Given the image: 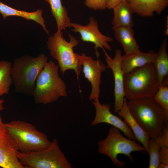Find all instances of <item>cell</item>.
<instances>
[{
    "label": "cell",
    "instance_id": "cell-7",
    "mask_svg": "<svg viewBox=\"0 0 168 168\" xmlns=\"http://www.w3.org/2000/svg\"><path fill=\"white\" fill-rule=\"evenodd\" d=\"M97 144L98 152L108 156L114 165L120 168L124 167L125 163L118 160V155H126L133 163L134 159L131 155L132 152H147L144 147L138 144L135 139L124 137L119 129L113 126L110 128L106 137L99 141Z\"/></svg>",
    "mask_w": 168,
    "mask_h": 168
},
{
    "label": "cell",
    "instance_id": "cell-16",
    "mask_svg": "<svg viewBox=\"0 0 168 168\" xmlns=\"http://www.w3.org/2000/svg\"><path fill=\"white\" fill-rule=\"evenodd\" d=\"M134 13L142 17H152L161 14L168 5V0H130Z\"/></svg>",
    "mask_w": 168,
    "mask_h": 168
},
{
    "label": "cell",
    "instance_id": "cell-11",
    "mask_svg": "<svg viewBox=\"0 0 168 168\" xmlns=\"http://www.w3.org/2000/svg\"><path fill=\"white\" fill-rule=\"evenodd\" d=\"M105 57L106 67L112 70L114 80V110L116 113L120 110L123 105L125 98L124 91V77L121 65L122 51L117 49L114 57L111 58L103 49Z\"/></svg>",
    "mask_w": 168,
    "mask_h": 168
},
{
    "label": "cell",
    "instance_id": "cell-6",
    "mask_svg": "<svg viewBox=\"0 0 168 168\" xmlns=\"http://www.w3.org/2000/svg\"><path fill=\"white\" fill-rule=\"evenodd\" d=\"M7 131L19 151L26 153L48 147L51 142L44 133L39 131L32 124L20 120L5 123Z\"/></svg>",
    "mask_w": 168,
    "mask_h": 168
},
{
    "label": "cell",
    "instance_id": "cell-26",
    "mask_svg": "<svg viewBox=\"0 0 168 168\" xmlns=\"http://www.w3.org/2000/svg\"><path fill=\"white\" fill-rule=\"evenodd\" d=\"M161 148L168 147V125L165 127L161 135L155 138Z\"/></svg>",
    "mask_w": 168,
    "mask_h": 168
},
{
    "label": "cell",
    "instance_id": "cell-32",
    "mask_svg": "<svg viewBox=\"0 0 168 168\" xmlns=\"http://www.w3.org/2000/svg\"><path fill=\"white\" fill-rule=\"evenodd\" d=\"M127 0V1H129L130 0Z\"/></svg>",
    "mask_w": 168,
    "mask_h": 168
},
{
    "label": "cell",
    "instance_id": "cell-2",
    "mask_svg": "<svg viewBox=\"0 0 168 168\" xmlns=\"http://www.w3.org/2000/svg\"><path fill=\"white\" fill-rule=\"evenodd\" d=\"M48 62L43 53L36 57L25 54L15 59L11 72L15 91L32 96L37 78Z\"/></svg>",
    "mask_w": 168,
    "mask_h": 168
},
{
    "label": "cell",
    "instance_id": "cell-13",
    "mask_svg": "<svg viewBox=\"0 0 168 168\" xmlns=\"http://www.w3.org/2000/svg\"><path fill=\"white\" fill-rule=\"evenodd\" d=\"M92 102L95 109L96 114L91 124V126H96L102 123H106L119 129L128 139H135L133 133L125 122L111 113L109 104H102L99 100L92 101Z\"/></svg>",
    "mask_w": 168,
    "mask_h": 168
},
{
    "label": "cell",
    "instance_id": "cell-15",
    "mask_svg": "<svg viewBox=\"0 0 168 168\" xmlns=\"http://www.w3.org/2000/svg\"><path fill=\"white\" fill-rule=\"evenodd\" d=\"M117 113L124 119L133 133L135 139L142 145L147 153L148 143L150 138L131 114L128 109L127 99L125 97L122 107Z\"/></svg>",
    "mask_w": 168,
    "mask_h": 168
},
{
    "label": "cell",
    "instance_id": "cell-12",
    "mask_svg": "<svg viewBox=\"0 0 168 168\" xmlns=\"http://www.w3.org/2000/svg\"><path fill=\"white\" fill-rule=\"evenodd\" d=\"M19 150L8 133L0 115V167L25 168L17 156Z\"/></svg>",
    "mask_w": 168,
    "mask_h": 168
},
{
    "label": "cell",
    "instance_id": "cell-4",
    "mask_svg": "<svg viewBox=\"0 0 168 168\" xmlns=\"http://www.w3.org/2000/svg\"><path fill=\"white\" fill-rule=\"evenodd\" d=\"M159 86L153 63L136 68L124 75V91L128 100L153 97Z\"/></svg>",
    "mask_w": 168,
    "mask_h": 168
},
{
    "label": "cell",
    "instance_id": "cell-18",
    "mask_svg": "<svg viewBox=\"0 0 168 168\" xmlns=\"http://www.w3.org/2000/svg\"><path fill=\"white\" fill-rule=\"evenodd\" d=\"M112 28L116 40L122 46L125 54L140 50L132 27L113 26Z\"/></svg>",
    "mask_w": 168,
    "mask_h": 168
},
{
    "label": "cell",
    "instance_id": "cell-25",
    "mask_svg": "<svg viewBox=\"0 0 168 168\" xmlns=\"http://www.w3.org/2000/svg\"><path fill=\"white\" fill-rule=\"evenodd\" d=\"M84 4L88 8L95 10L107 8L106 0H85Z\"/></svg>",
    "mask_w": 168,
    "mask_h": 168
},
{
    "label": "cell",
    "instance_id": "cell-20",
    "mask_svg": "<svg viewBox=\"0 0 168 168\" xmlns=\"http://www.w3.org/2000/svg\"><path fill=\"white\" fill-rule=\"evenodd\" d=\"M113 9V26L132 27L133 25V15L134 12L129 1L124 0Z\"/></svg>",
    "mask_w": 168,
    "mask_h": 168
},
{
    "label": "cell",
    "instance_id": "cell-5",
    "mask_svg": "<svg viewBox=\"0 0 168 168\" xmlns=\"http://www.w3.org/2000/svg\"><path fill=\"white\" fill-rule=\"evenodd\" d=\"M69 41L66 40L62 32L56 31L50 36L47 41V47L51 56L58 63L63 74L67 70H73L78 79L82 69L80 55L75 53L74 48L79 44L78 40L68 34Z\"/></svg>",
    "mask_w": 168,
    "mask_h": 168
},
{
    "label": "cell",
    "instance_id": "cell-1",
    "mask_svg": "<svg viewBox=\"0 0 168 168\" xmlns=\"http://www.w3.org/2000/svg\"><path fill=\"white\" fill-rule=\"evenodd\" d=\"M127 105L133 117L150 138L161 134L168 124V116L153 97L128 100Z\"/></svg>",
    "mask_w": 168,
    "mask_h": 168
},
{
    "label": "cell",
    "instance_id": "cell-23",
    "mask_svg": "<svg viewBox=\"0 0 168 168\" xmlns=\"http://www.w3.org/2000/svg\"><path fill=\"white\" fill-rule=\"evenodd\" d=\"M161 148L155 138H150L148 143L149 156V168H158L160 164L159 151Z\"/></svg>",
    "mask_w": 168,
    "mask_h": 168
},
{
    "label": "cell",
    "instance_id": "cell-30",
    "mask_svg": "<svg viewBox=\"0 0 168 168\" xmlns=\"http://www.w3.org/2000/svg\"><path fill=\"white\" fill-rule=\"evenodd\" d=\"M4 100L2 99H0V111L4 109Z\"/></svg>",
    "mask_w": 168,
    "mask_h": 168
},
{
    "label": "cell",
    "instance_id": "cell-29",
    "mask_svg": "<svg viewBox=\"0 0 168 168\" xmlns=\"http://www.w3.org/2000/svg\"><path fill=\"white\" fill-rule=\"evenodd\" d=\"M166 29L164 31V34L165 35L168 36V17L166 16Z\"/></svg>",
    "mask_w": 168,
    "mask_h": 168
},
{
    "label": "cell",
    "instance_id": "cell-31",
    "mask_svg": "<svg viewBox=\"0 0 168 168\" xmlns=\"http://www.w3.org/2000/svg\"><path fill=\"white\" fill-rule=\"evenodd\" d=\"M168 164H160L158 168H167Z\"/></svg>",
    "mask_w": 168,
    "mask_h": 168
},
{
    "label": "cell",
    "instance_id": "cell-19",
    "mask_svg": "<svg viewBox=\"0 0 168 168\" xmlns=\"http://www.w3.org/2000/svg\"><path fill=\"white\" fill-rule=\"evenodd\" d=\"M167 41L164 39L158 51L156 53L153 64L156 74L159 86L168 82Z\"/></svg>",
    "mask_w": 168,
    "mask_h": 168
},
{
    "label": "cell",
    "instance_id": "cell-17",
    "mask_svg": "<svg viewBox=\"0 0 168 168\" xmlns=\"http://www.w3.org/2000/svg\"><path fill=\"white\" fill-rule=\"evenodd\" d=\"M0 13L4 19L10 16H17L26 20L34 21L40 24L44 31L49 34L45 24V21L42 16V10L41 9L31 12L21 11L11 7L0 1Z\"/></svg>",
    "mask_w": 168,
    "mask_h": 168
},
{
    "label": "cell",
    "instance_id": "cell-28",
    "mask_svg": "<svg viewBox=\"0 0 168 168\" xmlns=\"http://www.w3.org/2000/svg\"><path fill=\"white\" fill-rule=\"evenodd\" d=\"M124 0H106V8L113 9Z\"/></svg>",
    "mask_w": 168,
    "mask_h": 168
},
{
    "label": "cell",
    "instance_id": "cell-3",
    "mask_svg": "<svg viewBox=\"0 0 168 168\" xmlns=\"http://www.w3.org/2000/svg\"><path fill=\"white\" fill-rule=\"evenodd\" d=\"M59 69L50 60L39 75L32 95L36 103L47 105L67 96V86L59 75Z\"/></svg>",
    "mask_w": 168,
    "mask_h": 168
},
{
    "label": "cell",
    "instance_id": "cell-10",
    "mask_svg": "<svg viewBox=\"0 0 168 168\" xmlns=\"http://www.w3.org/2000/svg\"><path fill=\"white\" fill-rule=\"evenodd\" d=\"M80 56L82 72L91 86L89 99L92 101L99 100L101 74L105 70L106 66L99 58L94 60L84 53H82Z\"/></svg>",
    "mask_w": 168,
    "mask_h": 168
},
{
    "label": "cell",
    "instance_id": "cell-22",
    "mask_svg": "<svg viewBox=\"0 0 168 168\" xmlns=\"http://www.w3.org/2000/svg\"><path fill=\"white\" fill-rule=\"evenodd\" d=\"M12 65L11 62L0 61V96L8 94L13 83L11 72Z\"/></svg>",
    "mask_w": 168,
    "mask_h": 168
},
{
    "label": "cell",
    "instance_id": "cell-8",
    "mask_svg": "<svg viewBox=\"0 0 168 168\" xmlns=\"http://www.w3.org/2000/svg\"><path fill=\"white\" fill-rule=\"evenodd\" d=\"M17 156L25 168H72V164L60 148L58 140L53 139L47 148L41 150L22 153Z\"/></svg>",
    "mask_w": 168,
    "mask_h": 168
},
{
    "label": "cell",
    "instance_id": "cell-27",
    "mask_svg": "<svg viewBox=\"0 0 168 168\" xmlns=\"http://www.w3.org/2000/svg\"><path fill=\"white\" fill-rule=\"evenodd\" d=\"M160 164H168V147L160 148L159 151Z\"/></svg>",
    "mask_w": 168,
    "mask_h": 168
},
{
    "label": "cell",
    "instance_id": "cell-24",
    "mask_svg": "<svg viewBox=\"0 0 168 168\" xmlns=\"http://www.w3.org/2000/svg\"><path fill=\"white\" fill-rule=\"evenodd\" d=\"M153 98L168 116V83L159 86Z\"/></svg>",
    "mask_w": 168,
    "mask_h": 168
},
{
    "label": "cell",
    "instance_id": "cell-14",
    "mask_svg": "<svg viewBox=\"0 0 168 168\" xmlns=\"http://www.w3.org/2000/svg\"><path fill=\"white\" fill-rule=\"evenodd\" d=\"M156 53L152 50L144 52L140 50L122 56L121 65L124 75L149 63H153Z\"/></svg>",
    "mask_w": 168,
    "mask_h": 168
},
{
    "label": "cell",
    "instance_id": "cell-21",
    "mask_svg": "<svg viewBox=\"0 0 168 168\" xmlns=\"http://www.w3.org/2000/svg\"><path fill=\"white\" fill-rule=\"evenodd\" d=\"M49 3L52 16L55 19L57 26V31L70 27L71 23L66 7L62 4L61 0H44Z\"/></svg>",
    "mask_w": 168,
    "mask_h": 168
},
{
    "label": "cell",
    "instance_id": "cell-9",
    "mask_svg": "<svg viewBox=\"0 0 168 168\" xmlns=\"http://www.w3.org/2000/svg\"><path fill=\"white\" fill-rule=\"evenodd\" d=\"M70 27L72 28L73 32L79 34L82 41L91 43L94 45L97 58L99 57L97 50L98 48L109 51L111 50L109 43L113 41V38L100 32L99 29L98 21L93 17L89 18V22L87 25H82L71 22Z\"/></svg>",
    "mask_w": 168,
    "mask_h": 168
}]
</instances>
